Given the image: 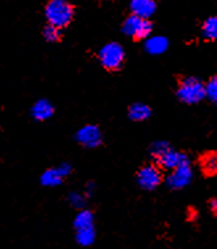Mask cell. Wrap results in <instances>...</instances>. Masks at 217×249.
Instances as JSON below:
<instances>
[{
	"label": "cell",
	"mask_w": 217,
	"mask_h": 249,
	"mask_svg": "<svg viewBox=\"0 0 217 249\" xmlns=\"http://www.w3.org/2000/svg\"><path fill=\"white\" fill-rule=\"evenodd\" d=\"M46 24H50L58 29H65L74 21L75 5L68 0H48L44 7Z\"/></svg>",
	"instance_id": "1"
},
{
	"label": "cell",
	"mask_w": 217,
	"mask_h": 249,
	"mask_svg": "<svg viewBox=\"0 0 217 249\" xmlns=\"http://www.w3.org/2000/svg\"><path fill=\"white\" fill-rule=\"evenodd\" d=\"M150 153L153 156L155 165H158L162 170L171 172L178 168L183 161L187 160V156L179 150H175L166 141H155L151 145Z\"/></svg>",
	"instance_id": "2"
},
{
	"label": "cell",
	"mask_w": 217,
	"mask_h": 249,
	"mask_svg": "<svg viewBox=\"0 0 217 249\" xmlns=\"http://www.w3.org/2000/svg\"><path fill=\"white\" fill-rule=\"evenodd\" d=\"M177 98L184 105H198L205 99V83L200 78L183 77L178 82Z\"/></svg>",
	"instance_id": "3"
},
{
	"label": "cell",
	"mask_w": 217,
	"mask_h": 249,
	"mask_svg": "<svg viewBox=\"0 0 217 249\" xmlns=\"http://www.w3.org/2000/svg\"><path fill=\"white\" fill-rule=\"evenodd\" d=\"M98 58L107 71H118L125 62V49L121 44L112 41L100 48Z\"/></svg>",
	"instance_id": "4"
},
{
	"label": "cell",
	"mask_w": 217,
	"mask_h": 249,
	"mask_svg": "<svg viewBox=\"0 0 217 249\" xmlns=\"http://www.w3.org/2000/svg\"><path fill=\"white\" fill-rule=\"evenodd\" d=\"M122 32L128 37L134 41L148 40L153 32V23L149 18H140L136 15L131 14L122 23Z\"/></svg>",
	"instance_id": "5"
},
{
	"label": "cell",
	"mask_w": 217,
	"mask_h": 249,
	"mask_svg": "<svg viewBox=\"0 0 217 249\" xmlns=\"http://www.w3.org/2000/svg\"><path fill=\"white\" fill-rule=\"evenodd\" d=\"M136 179L141 189H144L146 191H153L162 183L165 178H163L162 169L159 168L158 165L146 163V165L138 169Z\"/></svg>",
	"instance_id": "6"
},
{
	"label": "cell",
	"mask_w": 217,
	"mask_h": 249,
	"mask_svg": "<svg viewBox=\"0 0 217 249\" xmlns=\"http://www.w3.org/2000/svg\"><path fill=\"white\" fill-rule=\"evenodd\" d=\"M192 177H194V170L191 166L190 160L187 159L178 168L168 172L167 177L165 179H166V185L171 190H181V189H184L185 186L190 185Z\"/></svg>",
	"instance_id": "7"
},
{
	"label": "cell",
	"mask_w": 217,
	"mask_h": 249,
	"mask_svg": "<svg viewBox=\"0 0 217 249\" xmlns=\"http://www.w3.org/2000/svg\"><path fill=\"white\" fill-rule=\"evenodd\" d=\"M74 139L83 148L95 149L103 142V132L96 124H86L75 132Z\"/></svg>",
	"instance_id": "8"
},
{
	"label": "cell",
	"mask_w": 217,
	"mask_h": 249,
	"mask_svg": "<svg viewBox=\"0 0 217 249\" xmlns=\"http://www.w3.org/2000/svg\"><path fill=\"white\" fill-rule=\"evenodd\" d=\"M55 108L54 105L50 102L49 99L46 98H40L37 99L32 106H31V109H29V113H31V118L34 120V122L42 123L49 120L54 116Z\"/></svg>",
	"instance_id": "9"
},
{
	"label": "cell",
	"mask_w": 217,
	"mask_h": 249,
	"mask_svg": "<svg viewBox=\"0 0 217 249\" xmlns=\"http://www.w3.org/2000/svg\"><path fill=\"white\" fill-rule=\"evenodd\" d=\"M157 11L155 0H131V14L140 18H149Z\"/></svg>",
	"instance_id": "10"
},
{
	"label": "cell",
	"mask_w": 217,
	"mask_h": 249,
	"mask_svg": "<svg viewBox=\"0 0 217 249\" xmlns=\"http://www.w3.org/2000/svg\"><path fill=\"white\" fill-rule=\"evenodd\" d=\"M64 181V176L59 173L57 166L46 169V170H44L42 174L40 176V183L41 186H44V187H51V189H53V187H57V186L62 185Z\"/></svg>",
	"instance_id": "11"
},
{
	"label": "cell",
	"mask_w": 217,
	"mask_h": 249,
	"mask_svg": "<svg viewBox=\"0 0 217 249\" xmlns=\"http://www.w3.org/2000/svg\"><path fill=\"white\" fill-rule=\"evenodd\" d=\"M128 116L131 119L132 122L141 123L148 120V119L151 116V108L149 106L145 105V103H132L129 107H128Z\"/></svg>",
	"instance_id": "12"
},
{
	"label": "cell",
	"mask_w": 217,
	"mask_h": 249,
	"mask_svg": "<svg viewBox=\"0 0 217 249\" xmlns=\"http://www.w3.org/2000/svg\"><path fill=\"white\" fill-rule=\"evenodd\" d=\"M72 227H74V231L95 227V215H94V213L91 210L87 209L78 211L75 217H74V220H72Z\"/></svg>",
	"instance_id": "13"
},
{
	"label": "cell",
	"mask_w": 217,
	"mask_h": 249,
	"mask_svg": "<svg viewBox=\"0 0 217 249\" xmlns=\"http://www.w3.org/2000/svg\"><path fill=\"white\" fill-rule=\"evenodd\" d=\"M201 36L205 41H217V16H209L201 24Z\"/></svg>",
	"instance_id": "14"
},
{
	"label": "cell",
	"mask_w": 217,
	"mask_h": 249,
	"mask_svg": "<svg viewBox=\"0 0 217 249\" xmlns=\"http://www.w3.org/2000/svg\"><path fill=\"white\" fill-rule=\"evenodd\" d=\"M200 166L204 174L217 176V150L205 153L200 160Z\"/></svg>",
	"instance_id": "15"
},
{
	"label": "cell",
	"mask_w": 217,
	"mask_h": 249,
	"mask_svg": "<svg viewBox=\"0 0 217 249\" xmlns=\"http://www.w3.org/2000/svg\"><path fill=\"white\" fill-rule=\"evenodd\" d=\"M96 240V227H91V228H84V230H79L75 231V241L78 245L81 247H91Z\"/></svg>",
	"instance_id": "16"
},
{
	"label": "cell",
	"mask_w": 217,
	"mask_h": 249,
	"mask_svg": "<svg viewBox=\"0 0 217 249\" xmlns=\"http://www.w3.org/2000/svg\"><path fill=\"white\" fill-rule=\"evenodd\" d=\"M167 40L163 37H149L146 40V50L150 54H161L167 49Z\"/></svg>",
	"instance_id": "17"
},
{
	"label": "cell",
	"mask_w": 217,
	"mask_h": 249,
	"mask_svg": "<svg viewBox=\"0 0 217 249\" xmlns=\"http://www.w3.org/2000/svg\"><path fill=\"white\" fill-rule=\"evenodd\" d=\"M42 37H44V40L46 42L57 44V42H61V40H62V31L57 27L50 25V24H46L45 27L42 28Z\"/></svg>",
	"instance_id": "18"
},
{
	"label": "cell",
	"mask_w": 217,
	"mask_h": 249,
	"mask_svg": "<svg viewBox=\"0 0 217 249\" xmlns=\"http://www.w3.org/2000/svg\"><path fill=\"white\" fill-rule=\"evenodd\" d=\"M205 98L217 106V75H213L205 82Z\"/></svg>",
	"instance_id": "19"
},
{
	"label": "cell",
	"mask_w": 217,
	"mask_h": 249,
	"mask_svg": "<svg viewBox=\"0 0 217 249\" xmlns=\"http://www.w3.org/2000/svg\"><path fill=\"white\" fill-rule=\"evenodd\" d=\"M67 202L68 204L74 207L78 211L84 209V204H86V195L82 194V193H78V191H71L70 194L67 195Z\"/></svg>",
	"instance_id": "20"
},
{
	"label": "cell",
	"mask_w": 217,
	"mask_h": 249,
	"mask_svg": "<svg viewBox=\"0 0 217 249\" xmlns=\"http://www.w3.org/2000/svg\"><path fill=\"white\" fill-rule=\"evenodd\" d=\"M57 169H58L59 173L64 176V178H67L72 173V165L70 162H67V161H64V162H61L59 165H57Z\"/></svg>",
	"instance_id": "21"
},
{
	"label": "cell",
	"mask_w": 217,
	"mask_h": 249,
	"mask_svg": "<svg viewBox=\"0 0 217 249\" xmlns=\"http://www.w3.org/2000/svg\"><path fill=\"white\" fill-rule=\"evenodd\" d=\"M209 211L213 213V215H216L217 216V199H211L208 203Z\"/></svg>",
	"instance_id": "22"
}]
</instances>
